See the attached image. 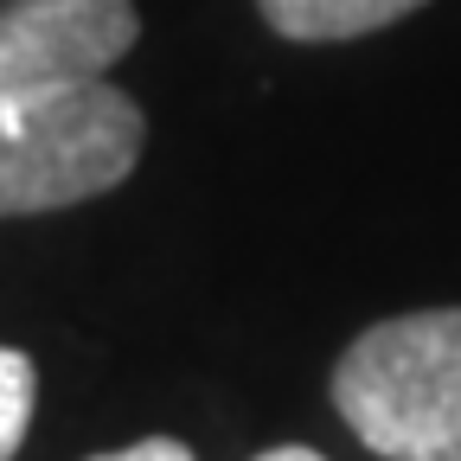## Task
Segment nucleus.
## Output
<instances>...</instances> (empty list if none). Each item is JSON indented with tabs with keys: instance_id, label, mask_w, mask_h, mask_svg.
I'll use <instances>...</instances> for the list:
<instances>
[{
	"instance_id": "1",
	"label": "nucleus",
	"mask_w": 461,
	"mask_h": 461,
	"mask_svg": "<svg viewBox=\"0 0 461 461\" xmlns=\"http://www.w3.org/2000/svg\"><path fill=\"white\" fill-rule=\"evenodd\" d=\"M333 411L384 461H461V308L366 327L333 366Z\"/></svg>"
},
{
	"instance_id": "2",
	"label": "nucleus",
	"mask_w": 461,
	"mask_h": 461,
	"mask_svg": "<svg viewBox=\"0 0 461 461\" xmlns=\"http://www.w3.org/2000/svg\"><path fill=\"white\" fill-rule=\"evenodd\" d=\"M148 148V115L109 77L0 109V218L115 193Z\"/></svg>"
},
{
	"instance_id": "3",
	"label": "nucleus",
	"mask_w": 461,
	"mask_h": 461,
	"mask_svg": "<svg viewBox=\"0 0 461 461\" xmlns=\"http://www.w3.org/2000/svg\"><path fill=\"white\" fill-rule=\"evenodd\" d=\"M135 39V0H14L0 7V109L109 77Z\"/></svg>"
},
{
	"instance_id": "4",
	"label": "nucleus",
	"mask_w": 461,
	"mask_h": 461,
	"mask_svg": "<svg viewBox=\"0 0 461 461\" xmlns=\"http://www.w3.org/2000/svg\"><path fill=\"white\" fill-rule=\"evenodd\" d=\"M429 0H257V14L269 32L295 39V45H339V39H366L397 20H411Z\"/></svg>"
},
{
	"instance_id": "5",
	"label": "nucleus",
	"mask_w": 461,
	"mask_h": 461,
	"mask_svg": "<svg viewBox=\"0 0 461 461\" xmlns=\"http://www.w3.org/2000/svg\"><path fill=\"white\" fill-rule=\"evenodd\" d=\"M32 403H39V372L20 346H0V461H14L26 429H32Z\"/></svg>"
},
{
	"instance_id": "6",
	"label": "nucleus",
	"mask_w": 461,
	"mask_h": 461,
	"mask_svg": "<svg viewBox=\"0 0 461 461\" xmlns=\"http://www.w3.org/2000/svg\"><path fill=\"white\" fill-rule=\"evenodd\" d=\"M90 461H193V448H186V442H173V436H148V442L109 448V455H90Z\"/></svg>"
},
{
	"instance_id": "7",
	"label": "nucleus",
	"mask_w": 461,
	"mask_h": 461,
	"mask_svg": "<svg viewBox=\"0 0 461 461\" xmlns=\"http://www.w3.org/2000/svg\"><path fill=\"white\" fill-rule=\"evenodd\" d=\"M257 461H327L321 448H302V442H288V448H263Z\"/></svg>"
}]
</instances>
